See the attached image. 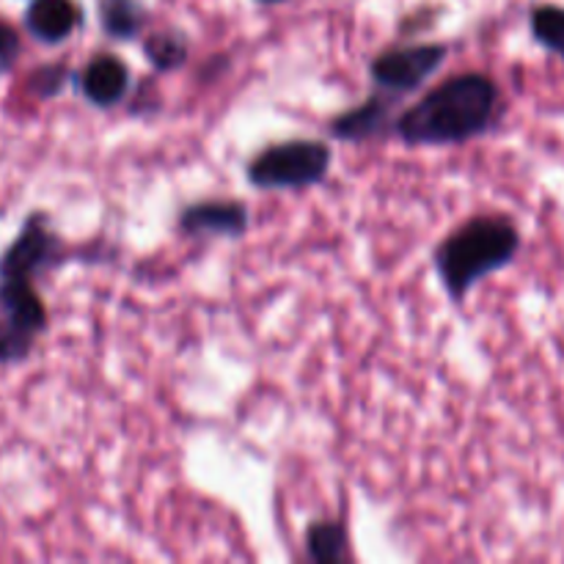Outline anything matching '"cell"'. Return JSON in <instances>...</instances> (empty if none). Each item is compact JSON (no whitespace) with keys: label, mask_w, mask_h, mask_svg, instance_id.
Wrapping results in <instances>:
<instances>
[{"label":"cell","mask_w":564,"mask_h":564,"mask_svg":"<svg viewBox=\"0 0 564 564\" xmlns=\"http://www.w3.org/2000/svg\"><path fill=\"white\" fill-rule=\"evenodd\" d=\"M391 119V97H372L361 105V108H352L347 113H341L339 119H334L330 132L341 141H369L372 135H378Z\"/></svg>","instance_id":"obj_9"},{"label":"cell","mask_w":564,"mask_h":564,"mask_svg":"<svg viewBox=\"0 0 564 564\" xmlns=\"http://www.w3.org/2000/svg\"><path fill=\"white\" fill-rule=\"evenodd\" d=\"M33 336L28 330L17 328L9 319L0 323V361H20V358L28 356L31 350Z\"/></svg>","instance_id":"obj_15"},{"label":"cell","mask_w":564,"mask_h":564,"mask_svg":"<svg viewBox=\"0 0 564 564\" xmlns=\"http://www.w3.org/2000/svg\"><path fill=\"white\" fill-rule=\"evenodd\" d=\"M262 3H281V0H262Z\"/></svg>","instance_id":"obj_17"},{"label":"cell","mask_w":564,"mask_h":564,"mask_svg":"<svg viewBox=\"0 0 564 564\" xmlns=\"http://www.w3.org/2000/svg\"><path fill=\"white\" fill-rule=\"evenodd\" d=\"M58 251V240L47 231L42 215L31 218L17 237L14 246L0 259V279L3 281H31L36 270H42Z\"/></svg>","instance_id":"obj_5"},{"label":"cell","mask_w":564,"mask_h":564,"mask_svg":"<svg viewBox=\"0 0 564 564\" xmlns=\"http://www.w3.org/2000/svg\"><path fill=\"white\" fill-rule=\"evenodd\" d=\"M499 108V86L488 75L449 77L397 119V135L411 147H449L482 135Z\"/></svg>","instance_id":"obj_1"},{"label":"cell","mask_w":564,"mask_h":564,"mask_svg":"<svg viewBox=\"0 0 564 564\" xmlns=\"http://www.w3.org/2000/svg\"><path fill=\"white\" fill-rule=\"evenodd\" d=\"M521 248L516 224L499 215H482L452 231L435 248V270L455 303L466 301L468 292L496 270L507 268Z\"/></svg>","instance_id":"obj_2"},{"label":"cell","mask_w":564,"mask_h":564,"mask_svg":"<svg viewBox=\"0 0 564 564\" xmlns=\"http://www.w3.org/2000/svg\"><path fill=\"white\" fill-rule=\"evenodd\" d=\"M0 306L9 314V323L28 334H39L44 328V306L31 290V281H3L0 286Z\"/></svg>","instance_id":"obj_10"},{"label":"cell","mask_w":564,"mask_h":564,"mask_svg":"<svg viewBox=\"0 0 564 564\" xmlns=\"http://www.w3.org/2000/svg\"><path fill=\"white\" fill-rule=\"evenodd\" d=\"M330 149L319 141H286L264 149L248 165V182L262 191L312 187L330 169Z\"/></svg>","instance_id":"obj_3"},{"label":"cell","mask_w":564,"mask_h":564,"mask_svg":"<svg viewBox=\"0 0 564 564\" xmlns=\"http://www.w3.org/2000/svg\"><path fill=\"white\" fill-rule=\"evenodd\" d=\"M102 28L113 39H135L143 28V11L132 0H108L102 6Z\"/></svg>","instance_id":"obj_13"},{"label":"cell","mask_w":564,"mask_h":564,"mask_svg":"<svg viewBox=\"0 0 564 564\" xmlns=\"http://www.w3.org/2000/svg\"><path fill=\"white\" fill-rule=\"evenodd\" d=\"M444 44H413V47L386 50L372 61V80L386 94H411L444 64Z\"/></svg>","instance_id":"obj_4"},{"label":"cell","mask_w":564,"mask_h":564,"mask_svg":"<svg viewBox=\"0 0 564 564\" xmlns=\"http://www.w3.org/2000/svg\"><path fill=\"white\" fill-rule=\"evenodd\" d=\"M308 556L319 564L341 562L347 554V532L341 523H314L306 534Z\"/></svg>","instance_id":"obj_11"},{"label":"cell","mask_w":564,"mask_h":564,"mask_svg":"<svg viewBox=\"0 0 564 564\" xmlns=\"http://www.w3.org/2000/svg\"><path fill=\"white\" fill-rule=\"evenodd\" d=\"M147 61L160 72H171L187 61V42L180 33H154L143 44Z\"/></svg>","instance_id":"obj_12"},{"label":"cell","mask_w":564,"mask_h":564,"mask_svg":"<svg viewBox=\"0 0 564 564\" xmlns=\"http://www.w3.org/2000/svg\"><path fill=\"white\" fill-rule=\"evenodd\" d=\"M25 25L39 42L58 44L80 25V9L72 0H33L28 6Z\"/></svg>","instance_id":"obj_8"},{"label":"cell","mask_w":564,"mask_h":564,"mask_svg":"<svg viewBox=\"0 0 564 564\" xmlns=\"http://www.w3.org/2000/svg\"><path fill=\"white\" fill-rule=\"evenodd\" d=\"M80 88L88 102L99 105V108H110V105L124 99L127 88H130V72L116 55H97L83 69Z\"/></svg>","instance_id":"obj_7"},{"label":"cell","mask_w":564,"mask_h":564,"mask_svg":"<svg viewBox=\"0 0 564 564\" xmlns=\"http://www.w3.org/2000/svg\"><path fill=\"white\" fill-rule=\"evenodd\" d=\"M248 226V213L237 202H204L191 204L182 213L180 229L187 235H220L240 237Z\"/></svg>","instance_id":"obj_6"},{"label":"cell","mask_w":564,"mask_h":564,"mask_svg":"<svg viewBox=\"0 0 564 564\" xmlns=\"http://www.w3.org/2000/svg\"><path fill=\"white\" fill-rule=\"evenodd\" d=\"M532 33L545 50L564 58V9H560V6H540V9H534Z\"/></svg>","instance_id":"obj_14"},{"label":"cell","mask_w":564,"mask_h":564,"mask_svg":"<svg viewBox=\"0 0 564 564\" xmlns=\"http://www.w3.org/2000/svg\"><path fill=\"white\" fill-rule=\"evenodd\" d=\"M17 55H20V39H17V33L6 22H0V75L11 69Z\"/></svg>","instance_id":"obj_16"}]
</instances>
